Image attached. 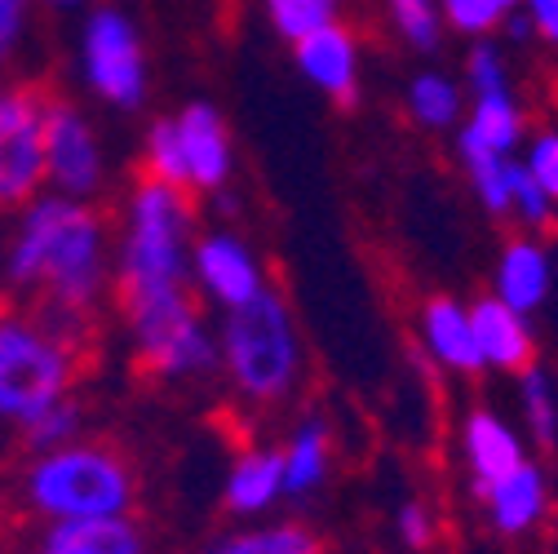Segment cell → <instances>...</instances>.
<instances>
[{"mask_svg":"<svg viewBox=\"0 0 558 554\" xmlns=\"http://www.w3.org/2000/svg\"><path fill=\"white\" fill-rule=\"evenodd\" d=\"M85 76L89 85L116 103V107H137L143 103V45L137 32L129 27V19L120 10H98L85 27Z\"/></svg>","mask_w":558,"mask_h":554,"instance_id":"ba28073f","label":"cell"},{"mask_svg":"<svg viewBox=\"0 0 558 554\" xmlns=\"http://www.w3.org/2000/svg\"><path fill=\"white\" fill-rule=\"evenodd\" d=\"M298 62L302 72L337 103H355V81H360V53L351 32H341L337 23L311 32L298 40Z\"/></svg>","mask_w":558,"mask_h":554,"instance_id":"4fadbf2b","label":"cell"},{"mask_svg":"<svg viewBox=\"0 0 558 554\" xmlns=\"http://www.w3.org/2000/svg\"><path fill=\"white\" fill-rule=\"evenodd\" d=\"M465 457L474 466L478 497L493 489L497 479H506L514 466H523V448H519L514 431L501 418H493V412H474V418L465 422Z\"/></svg>","mask_w":558,"mask_h":554,"instance_id":"9a60e30c","label":"cell"},{"mask_svg":"<svg viewBox=\"0 0 558 554\" xmlns=\"http://www.w3.org/2000/svg\"><path fill=\"white\" fill-rule=\"evenodd\" d=\"M266 10H270V23L279 36L302 40V36L332 23L337 0H266Z\"/></svg>","mask_w":558,"mask_h":554,"instance_id":"d4e9b609","label":"cell"},{"mask_svg":"<svg viewBox=\"0 0 558 554\" xmlns=\"http://www.w3.org/2000/svg\"><path fill=\"white\" fill-rule=\"evenodd\" d=\"M147 169L156 182H169V186H186V156H182V143H178V124H156L151 137H147Z\"/></svg>","mask_w":558,"mask_h":554,"instance_id":"f1b7e54d","label":"cell"},{"mask_svg":"<svg viewBox=\"0 0 558 554\" xmlns=\"http://www.w3.org/2000/svg\"><path fill=\"white\" fill-rule=\"evenodd\" d=\"M222 356L235 386L253 399H279L298 377V337L279 293L262 289L244 306H231L222 328Z\"/></svg>","mask_w":558,"mask_h":554,"instance_id":"277c9868","label":"cell"},{"mask_svg":"<svg viewBox=\"0 0 558 554\" xmlns=\"http://www.w3.org/2000/svg\"><path fill=\"white\" fill-rule=\"evenodd\" d=\"M23 431H27V444H36L45 453L49 448H62L66 439H76V431H81V408L72 399H58L45 412H36V418Z\"/></svg>","mask_w":558,"mask_h":554,"instance_id":"83f0119b","label":"cell"},{"mask_svg":"<svg viewBox=\"0 0 558 554\" xmlns=\"http://www.w3.org/2000/svg\"><path fill=\"white\" fill-rule=\"evenodd\" d=\"M483 497H487V506H493V523L501 532H523L545 510V479H541V470L532 461H523L506 479H497Z\"/></svg>","mask_w":558,"mask_h":554,"instance_id":"e0dca14e","label":"cell"},{"mask_svg":"<svg viewBox=\"0 0 558 554\" xmlns=\"http://www.w3.org/2000/svg\"><path fill=\"white\" fill-rule=\"evenodd\" d=\"M40 554H143V532L124 515L107 519H53Z\"/></svg>","mask_w":558,"mask_h":554,"instance_id":"5bb4252c","label":"cell"},{"mask_svg":"<svg viewBox=\"0 0 558 554\" xmlns=\"http://www.w3.org/2000/svg\"><path fill=\"white\" fill-rule=\"evenodd\" d=\"M470 324H474V341L483 351V364H497L510 373L532 369V333H527L523 311H514L501 298H478L470 306Z\"/></svg>","mask_w":558,"mask_h":554,"instance_id":"7c38bea8","label":"cell"},{"mask_svg":"<svg viewBox=\"0 0 558 554\" xmlns=\"http://www.w3.org/2000/svg\"><path fill=\"white\" fill-rule=\"evenodd\" d=\"M27 497L49 519H107L133 502V479L111 448L62 444L32 466Z\"/></svg>","mask_w":558,"mask_h":554,"instance_id":"3957f363","label":"cell"},{"mask_svg":"<svg viewBox=\"0 0 558 554\" xmlns=\"http://www.w3.org/2000/svg\"><path fill=\"white\" fill-rule=\"evenodd\" d=\"M514 5L519 0H444V19L457 27V32H465V36H483V32H493V27H501L510 14H514Z\"/></svg>","mask_w":558,"mask_h":554,"instance_id":"4316f807","label":"cell"},{"mask_svg":"<svg viewBox=\"0 0 558 554\" xmlns=\"http://www.w3.org/2000/svg\"><path fill=\"white\" fill-rule=\"evenodd\" d=\"M186 204L182 186L147 178L133 195L120 257V302L165 289H186Z\"/></svg>","mask_w":558,"mask_h":554,"instance_id":"7a4b0ae2","label":"cell"},{"mask_svg":"<svg viewBox=\"0 0 558 554\" xmlns=\"http://www.w3.org/2000/svg\"><path fill=\"white\" fill-rule=\"evenodd\" d=\"M527 19L549 45H558V0H527Z\"/></svg>","mask_w":558,"mask_h":554,"instance_id":"d590c367","label":"cell"},{"mask_svg":"<svg viewBox=\"0 0 558 554\" xmlns=\"http://www.w3.org/2000/svg\"><path fill=\"white\" fill-rule=\"evenodd\" d=\"M474 137H483L493 152H510L523 133V120H519V107L510 103V94H478L474 103V116L465 124Z\"/></svg>","mask_w":558,"mask_h":554,"instance_id":"7402d4cb","label":"cell"},{"mask_svg":"<svg viewBox=\"0 0 558 554\" xmlns=\"http://www.w3.org/2000/svg\"><path fill=\"white\" fill-rule=\"evenodd\" d=\"M45 169L49 182L62 195H89L102 178V156H98V137L89 129V120L72 107V103H49V120H45Z\"/></svg>","mask_w":558,"mask_h":554,"instance_id":"9c48e42d","label":"cell"},{"mask_svg":"<svg viewBox=\"0 0 558 554\" xmlns=\"http://www.w3.org/2000/svg\"><path fill=\"white\" fill-rule=\"evenodd\" d=\"M195 275L227 311L244 306L248 298L262 293V275H257L248 249L240 240H231V236H208V240L195 244Z\"/></svg>","mask_w":558,"mask_h":554,"instance_id":"8fae6325","label":"cell"},{"mask_svg":"<svg viewBox=\"0 0 558 554\" xmlns=\"http://www.w3.org/2000/svg\"><path fill=\"white\" fill-rule=\"evenodd\" d=\"M324 461H328V435H324L319 422H311V426H302L293 435V444L284 453V493L289 497L311 493L315 483L324 479Z\"/></svg>","mask_w":558,"mask_h":554,"instance_id":"44dd1931","label":"cell"},{"mask_svg":"<svg viewBox=\"0 0 558 554\" xmlns=\"http://www.w3.org/2000/svg\"><path fill=\"white\" fill-rule=\"evenodd\" d=\"M178 143L186 156V178L199 191H218L231 173V137L222 129V116L208 103H191L178 120Z\"/></svg>","mask_w":558,"mask_h":554,"instance_id":"30bf717a","label":"cell"},{"mask_svg":"<svg viewBox=\"0 0 558 554\" xmlns=\"http://www.w3.org/2000/svg\"><path fill=\"white\" fill-rule=\"evenodd\" d=\"M523 404H527V422H532L536 444L554 448V439H558V399H554V386L541 369L523 373Z\"/></svg>","mask_w":558,"mask_h":554,"instance_id":"484cf974","label":"cell"},{"mask_svg":"<svg viewBox=\"0 0 558 554\" xmlns=\"http://www.w3.org/2000/svg\"><path fill=\"white\" fill-rule=\"evenodd\" d=\"M461 160H465V169H470V178H474V186H478V195H483V204L493 214H506V209H514V195H510V160H506V152H493L483 143V137H474L470 129L461 133Z\"/></svg>","mask_w":558,"mask_h":554,"instance_id":"ffe728a7","label":"cell"},{"mask_svg":"<svg viewBox=\"0 0 558 554\" xmlns=\"http://www.w3.org/2000/svg\"><path fill=\"white\" fill-rule=\"evenodd\" d=\"M510 195H514V209L532 222V227H545L549 222V195L541 191V182L527 173V165H510Z\"/></svg>","mask_w":558,"mask_h":554,"instance_id":"4dcf8cb0","label":"cell"},{"mask_svg":"<svg viewBox=\"0 0 558 554\" xmlns=\"http://www.w3.org/2000/svg\"><path fill=\"white\" fill-rule=\"evenodd\" d=\"M102 222L72 195L36 200L5 257L14 289H40L53 315L72 320L102 285Z\"/></svg>","mask_w":558,"mask_h":554,"instance_id":"6da1fadb","label":"cell"},{"mask_svg":"<svg viewBox=\"0 0 558 554\" xmlns=\"http://www.w3.org/2000/svg\"><path fill=\"white\" fill-rule=\"evenodd\" d=\"M120 306H124V320L133 328L143 369L165 373V377H182V373H199V369L214 364V341H208L186 289L129 298Z\"/></svg>","mask_w":558,"mask_h":554,"instance_id":"8992f818","label":"cell"},{"mask_svg":"<svg viewBox=\"0 0 558 554\" xmlns=\"http://www.w3.org/2000/svg\"><path fill=\"white\" fill-rule=\"evenodd\" d=\"M527 173L541 182V191L549 200H558V133H545V137H536V143H532Z\"/></svg>","mask_w":558,"mask_h":554,"instance_id":"d6a6232c","label":"cell"},{"mask_svg":"<svg viewBox=\"0 0 558 554\" xmlns=\"http://www.w3.org/2000/svg\"><path fill=\"white\" fill-rule=\"evenodd\" d=\"M470 85H474V94H506V62L493 45L470 53Z\"/></svg>","mask_w":558,"mask_h":554,"instance_id":"1f68e13d","label":"cell"},{"mask_svg":"<svg viewBox=\"0 0 558 554\" xmlns=\"http://www.w3.org/2000/svg\"><path fill=\"white\" fill-rule=\"evenodd\" d=\"M23 14H27V0H0V58H5L19 36H23Z\"/></svg>","mask_w":558,"mask_h":554,"instance_id":"836d02e7","label":"cell"},{"mask_svg":"<svg viewBox=\"0 0 558 554\" xmlns=\"http://www.w3.org/2000/svg\"><path fill=\"white\" fill-rule=\"evenodd\" d=\"M279 493H284V457L279 453H248L227 479V506L235 515H257Z\"/></svg>","mask_w":558,"mask_h":554,"instance_id":"d6986e66","label":"cell"},{"mask_svg":"<svg viewBox=\"0 0 558 554\" xmlns=\"http://www.w3.org/2000/svg\"><path fill=\"white\" fill-rule=\"evenodd\" d=\"M422 328H426V346H430V351H435L448 369H461V373H478V369H483V351H478V341H474L470 311L457 306L452 298L426 302Z\"/></svg>","mask_w":558,"mask_h":554,"instance_id":"2e32d148","label":"cell"},{"mask_svg":"<svg viewBox=\"0 0 558 554\" xmlns=\"http://www.w3.org/2000/svg\"><path fill=\"white\" fill-rule=\"evenodd\" d=\"M399 532H403V541L408 545H416V550H422V545H430V515L422 510V506H403L399 510Z\"/></svg>","mask_w":558,"mask_h":554,"instance_id":"e575fe53","label":"cell"},{"mask_svg":"<svg viewBox=\"0 0 558 554\" xmlns=\"http://www.w3.org/2000/svg\"><path fill=\"white\" fill-rule=\"evenodd\" d=\"M76 377L72 346L32 320H0V418L27 426L36 412L66 399Z\"/></svg>","mask_w":558,"mask_h":554,"instance_id":"5b68a950","label":"cell"},{"mask_svg":"<svg viewBox=\"0 0 558 554\" xmlns=\"http://www.w3.org/2000/svg\"><path fill=\"white\" fill-rule=\"evenodd\" d=\"M408 107H412V116L422 120V124L444 129V124L457 120V111H461V94H457V85L444 81V76H416L412 89H408Z\"/></svg>","mask_w":558,"mask_h":554,"instance_id":"cb8c5ba5","label":"cell"},{"mask_svg":"<svg viewBox=\"0 0 558 554\" xmlns=\"http://www.w3.org/2000/svg\"><path fill=\"white\" fill-rule=\"evenodd\" d=\"M58 5H76V0H58Z\"/></svg>","mask_w":558,"mask_h":554,"instance_id":"8d00e7d4","label":"cell"},{"mask_svg":"<svg viewBox=\"0 0 558 554\" xmlns=\"http://www.w3.org/2000/svg\"><path fill=\"white\" fill-rule=\"evenodd\" d=\"M399 32L416 45V49H435L439 45V19L444 10L435 5V0H386Z\"/></svg>","mask_w":558,"mask_h":554,"instance_id":"f546056e","label":"cell"},{"mask_svg":"<svg viewBox=\"0 0 558 554\" xmlns=\"http://www.w3.org/2000/svg\"><path fill=\"white\" fill-rule=\"evenodd\" d=\"M545 289H549V262H545L541 244L510 240L501 253V266H497V298L527 315L532 306H541Z\"/></svg>","mask_w":558,"mask_h":554,"instance_id":"ac0fdd59","label":"cell"},{"mask_svg":"<svg viewBox=\"0 0 558 554\" xmlns=\"http://www.w3.org/2000/svg\"><path fill=\"white\" fill-rule=\"evenodd\" d=\"M49 98L36 89H0V209L23 204L45 178Z\"/></svg>","mask_w":558,"mask_h":554,"instance_id":"52a82bcc","label":"cell"},{"mask_svg":"<svg viewBox=\"0 0 558 554\" xmlns=\"http://www.w3.org/2000/svg\"><path fill=\"white\" fill-rule=\"evenodd\" d=\"M208 554H324L319 541L298 528V523H279V528H266V532H240V537H227L222 545H214Z\"/></svg>","mask_w":558,"mask_h":554,"instance_id":"603a6c76","label":"cell"}]
</instances>
